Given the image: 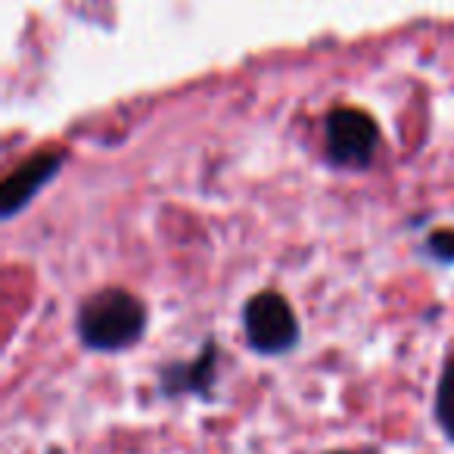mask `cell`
<instances>
[{
  "instance_id": "cell-1",
  "label": "cell",
  "mask_w": 454,
  "mask_h": 454,
  "mask_svg": "<svg viewBox=\"0 0 454 454\" xmlns=\"http://www.w3.org/2000/svg\"><path fill=\"white\" fill-rule=\"evenodd\" d=\"M146 330V311L128 290H100L78 309V336L94 352H121Z\"/></svg>"
},
{
  "instance_id": "cell-2",
  "label": "cell",
  "mask_w": 454,
  "mask_h": 454,
  "mask_svg": "<svg viewBox=\"0 0 454 454\" xmlns=\"http://www.w3.org/2000/svg\"><path fill=\"white\" fill-rule=\"evenodd\" d=\"M247 342L259 355H284L299 342V321L280 293L262 290L243 305Z\"/></svg>"
},
{
  "instance_id": "cell-3",
  "label": "cell",
  "mask_w": 454,
  "mask_h": 454,
  "mask_svg": "<svg viewBox=\"0 0 454 454\" xmlns=\"http://www.w3.org/2000/svg\"><path fill=\"white\" fill-rule=\"evenodd\" d=\"M324 137H327V156L333 165L367 168L373 162V153H377L380 128L367 113L355 106H342L327 115Z\"/></svg>"
},
{
  "instance_id": "cell-4",
  "label": "cell",
  "mask_w": 454,
  "mask_h": 454,
  "mask_svg": "<svg viewBox=\"0 0 454 454\" xmlns=\"http://www.w3.org/2000/svg\"><path fill=\"white\" fill-rule=\"evenodd\" d=\"M63 159H66L63 153H38V156H32L28 162H22L20 168L7 177V184H4V218H13V215L57 175Z\"/></svg>"
},
{
  "instance_id": "cell-5",
  "label": "cell",
  "mask_w": 454,
  "mask_h": 454,
  "mask_svg": "<svg viewBox=\"0 0 454 454\" xmlns=\"http://www.w3.org/2000/svg\"><path fill=\"white\" fill-rule=\"evenodd\" d=\"M215 380V348L208 346L202 358L190 361V364H175L162 373V392L165 395H177V392H208Z\"/></svg>"
},
{
  "instance_id": "cell-6",
  "label": "cell",
  "mask_w": 454,
  "mask_h": 454,
  "mask_svg": "<svg viewBox=\"0 0 454 454\" xmlns=\"http://www.w3.org/2000/svg\"><path fill=\"white\" fill-rule=\"evenodd\" d=\"M435 420L442 433L454 442V358H448L442 367L439 389H435Z\"/></svg>"
},
{
  "instance_id": "cell-7",
  "label": "cell",
  "mask_w": 454,
  "mask_h": 454,
  "mask_svg": "<svg viewBox=\"0 0 454 454\" xmlns=\"http://www.w3.org/2000/svg\"><path fill=\"white\" fill-rule=\"evenodd\" d=\"M330 454H352V451H330Z\"/></svg>"
}]
</instances>
